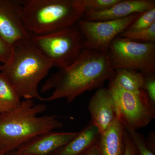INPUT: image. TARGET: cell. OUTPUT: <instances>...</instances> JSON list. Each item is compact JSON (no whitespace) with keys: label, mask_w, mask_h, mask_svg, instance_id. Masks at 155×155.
I'll return each mask as SVG.
<instances>
[{"label":"cell","mask_w":155,"mask_h":155,"mask_svg":"<svg viewBox=\"0 0 155 155\" xmlns=\"http://www.w3.org/2000/svg\"><path fill=\"white\" fill-rule=\"evenodd\" d=\"M114 74L107 53L84 48L72 64L58 69L47 79L40 91H54L42 101L63 98L71 104L85 92L103 87L106 81L114 78Z\"/></svg>","instance_id":"6da1fadb"},{"label":"cell","mask_w":155,"mask_h":155,"mask_svg":"<svg viewBox=\"0 0 155 155\" xmlns=\"http://www.w3.org/2000/svg\"><path fill=\"white\" fill-rule=\"evenodd\" d=\"M46 110L44 104L25 100L13 110L0 114V154L17 150L37 136L62 128L57 115L38 116Z\"/></svg>","instance_id":"7a4b0ae2"},{"label":"cell","mask_w":155,"mask_h":155,"mask_svg":"<svg viewBox=\"0 0 155 155\" xmlns=\"http://www.w3.org/2000/svg\"><path fill=\"white\" fill-rule=\"evenodd\" d=\"M54 67L52 63L34 45L30 39L12 46L8 61L1 72L14 86L21 98L42 101L38 85Z\"/></svg>","instance_id":"3957f363"},{"label":"cell","mask_w":155,"mask_h":155,"mask_svg":"<svg viewBox=\"0 0 155 155\" xmlns=\"http://www.w3.org/2000/svg\"><path fill=\"white\" fill-rule=\"evenodd\" d=\"M22 3L24 25L33 35L74 26L85 13L81 0H22Z\"/></svg>","instance_id":"277c9868"},{"label":"cell","mask_w":155,"mask_h":155,"mask_svg":"<svg viewBox=\"0 0 155 155\" xmlns=\"http://www.w3.org/2000/svg\"><path fill=\"white\" fill-rule=\"evenodd\" d=\"M30 40L58 69L72 64L84 48V39L75 25L48 34L32 35Z\"/></svg>","instance_id":"5b68a950"},{"label":"cell","mask_w":155,"mask_h":155,"mask_svg":"<svg viewBox=\"0 0 155 155\" xmlns=\"http://www.w3.org/2000/svg\"><path fill=\"white\" fill-rule=\"evenodd\" d=\"M107 53L114 71L125 69L144 75L155 73V43L140 42L118 36L111 43Z\"/></svg>","instance_id":"8992f818"},{"label":"cell","mask_w":155,"mask_h":155,"mask_svg":"<svg viewBox=\"0 0 155 155\" xmlns=\"http://www.w3.org/2000/svg\"><path fill=\"white\" fill-rule=\"evenodd\" d=\"M108 89L114 97L116 116L125 127L135 130L147 126L155 118V106L143 90L139 92L126 91L112 79Z\"/></svg>","instance_id":"52a82bcc"},{"label":"cell","mask_w":155,"mask_h":155,"mask_svg":"<svg viewBox=\"0 0 155 155\" xmlns=\"http://www.w3.org/2000/svg\"><path fill=\"white\" fill-rule=\"evenodd\" d=\"M141 14L136 13L122 19L106 21L80 19L78 27L84 39V48L107 52L114 39L126 30Z\"/></svg>","instance_id":"ba28073f"},{"label":"cell","mask_w":155,"mask_h":155,"mask_svg":"<svg viewBox=\"0 0 155 155\" xmlns=\"http://www.w3.org/2000/svg\"><path fill=\"white\" fill-rule=\"evenodd\" d=\"M0 35L12 47L31 38L23 22L22 0H0Z\"/></svg>","instance_id":"9c48e42d"},{"label":"cell","mask_w":155,"mask_h":155,"mask_svg":"<svg viewBox=\"0 0 155 155\" xmlns=\"http://www.w3.org/2000/svg\"><path fill=\"white\" fill-rule=\"evenodd\" d=\"M78 132L48 131L30 140L17 150L23 155H52L71 141Z\"/></svg>","instance_id":"30bf717a"},{"label":"cell","mask_w":155,"mask_h":155,"mask_svg":"<svg viewBox=\"0 0 155 155\" xmlns=\"http://www.w3.org/2000/svg\"><path fill=\"white\" fill-rule=\"evenodd\" d=\"M91 122L101 134L117 118L114 97L108 88L97 89L91 97L88 105Z\"/></svg>","instance_id":"8fae6325"},{"label":"cell","mask_w":155,"mask_h":155,"mask_svg":"<svg viewBox=\"0 0 155 155\" xmlns=\"http://www.w3.org/2000/svg\"><path fill=\"white\" fill-rule=\"evenodd\" d=\"M155 8L153 0H119L114 5L99 12H85L82 19L102 21L122 19L136 13L142 14Z\"/></svg>","instance_id":"7c38bea8"},{"label":"cell","mask_w":155,"mask_h":155,"mask_svg":"<svg viewBox=\"0 0 155 155\" xmlns=\"http://www.w3.org/2000/svg\"><path fill=\"white\" fill-rule=\"evenodd\" d=\"M125 127L118 118L101 134L97 146L100 155H124Z\"/></svg>","instance_id":"4fadbf2b"},{"label":"cell","mask_w":155,"mask_h":155,"mask_svg":"<svg viewBox=\"0 0 155 155\" xmlns=\"http://www.w3.org/2000/svg\"><path fill=\"white\" fill-rule=\"evenodd\" d=\"M99 130L91 122L78 135L52 155H81L97 144Z\"/></svg>","instance_id":"5bb4252c"},{"label":"cell","mask_w":155,"mask_h":155,"mask_svg":"<svg viewBox=\"0 0 155 155\" xmlns=\"http://www.w3.org/2000/svg\"><path fill=\"white\" fill-rule=\"evenodd\" d=\"M113 80L118 86L126 91L137 93L143 90L144 75L139 71L116 69Z\"/></svg>","instance_id":"9a60e30c"},{"label":"cell","mask_w":155,"mask_h":155,"mask_svg":"<svg viewBox=\"0 0 155 155\" xmlns=\"http://www.w3.org/2000/svg\"><path fill=\"white\" fill-rule=\"evenodd\" d=\"M21 99L5 75L0 72V114L16 109L21 104Z\"/></svg>","instance_id":"2e32d148"},{"label":"cell","mask_w":155,"mask_h":155,"mask_svg":"<svg viewBox=\"0 0 155 155\" xmlns=\"http://www.w3.org/2000/svg\"><path fill=\"white\" fill-rule=\"evenodd\" d=\"M155 23V8L140 14L125 31L134 32L149 28Z\"/></svg>","instance_id":"e0dca14e"},{"label":"cell","mask_w":155,"mask_h":155,"mask_svg":"<svg viewBox=\"0 0 155 155\" xmlns=\"http://www.w3.org/2000/svg\"><path fill=\"white\" fill-rule=\"evenodd\" d=\"M120 37L130 39L134 41L143 42H155V23L149 28L134 32L124 31L120 34Z\"/></svg>","instance_id":"ac0fdd59"},{"label":"cell","mask_w":155,"mask_h":155,"mask_svg":"<svg viewBox=\"0 0 155 155\" xmlns=\"http://www.w3.org/2000/svg\"><path fill=\"white\" fill-rule=\"evenodd\" d=\"M125 127L135 145L137 155H155V153L148 146L145 138L142 134L130 127Z\"/></svg>","instance_id":"d6986e66"},{"label":"cell","mask_w":155,"mask_h":155,"mask_svg":"<svg viewBox=\"0 0 155 155\" xmlns=\"http://www.w3.org/2000/svg\"><path fill=\"white\" fill-rule=\"evenodd\" d=\"M119 0H81L85 12H99L110 8Z\"/></svg>","instance_id":"ffe728a7"},{"label":"cell","mask_w":155,"mask_h":155,"mask_svg":"<svg viewBox=\"0 0 155 155\" xmlns=\"http://www.w3.org/2000/svg\"><path fill=\"white\" fill-rule=\"evenodd\" d=\"M144 75L143 89L147 94L150 101L155 106V73Z\"/></svg>","instance_id":"44dd1931"},{"label":"cell","mask_w":155,"mask_h":155,"mask_svg":"<svg viewBox=\"0 0 155 155\" xmlns=\"http://www.w3.org/2000/svg\"><path fill=\"white\" fill-rule=\"evenodd\" d=\"M12 47L8 44L0 35V62L2 64L7 63L12 54Z\"/></svg>","instance_id":"7402d4cb"},{"label":"cell","mask_w":155,"mask_h":155,"mask_svg":"<svg viewBox=\"0 0 155 155\" xmlns=\"http://www.w3.org/2000/svg\"><path fill=\"white\" fill-rule=\"evenodd\" d=\"M125 150L124 155H137V150L130 135L125 128Z\"/></svg>","instance_id":"603a6c76"},{"label":"cell","mask_w":155,"mask_h":155,"mask_svg":"<svg viewBox=\"0 0 155 155\" xmlns=\"http://www.w3.org/2000/svg\"><path fill=\"white\" fill-rule=\"evenodd\" d=\"M147 144L149 147L155 152V134L153 132H150L147 138L146 139Z\"/></svg>","instance_id":"cb8c5ba5"},{"label":"cell","mask_w":155,"mask_h":155,"mask_svg":"<svg viewBox=\"0 0 155 155\" xmlns=\"http://www.w3.org/2000/svg\"><path fill=\"white\" fill-rule=\"evenodd\" d=\"M81 155H100L97 144L92 147L89 149Z\"/></svg>","instance_id":"d4e9b609"},{"label":"cell","mask_w":155,"mask_h":155,"mask_svg":"<svg viewBox=\"0 0 155 155\" xmlns=\"http://www.w3.org/2000/svg\"><path fill=\"white\" fill-rule=\"evenodd\" d=\"M5 155H23L22 154L20 153L19 152L17 151V150H15L12 151L10 152L7 153L5 154Z\"/></svg>","instance_id":"484cf974"},{"label":"cell","mask_w":155,"mask_h":155,"mask_svg":"<svg viewBox=\"0 0 155 155\" xmlns=\"http://www.w3.org/2000/svg\"><path fill=\"white\" fill-rule=\"evenodd\" d=\"M2 64L1 63V62H0V72H1V68H2Z\"/></svg>","instance_id":"4316f807"},{"label":"cell","mask_w":155,"mask_h":155,"mask_svg":"<svg viewBox=\"0 0 155 155\" xmlns=\"http://www.w3.org/2000/svg\"><path fill=\"white\" fill-rule=\"evenodd\" d=\"M0 155H5L4 154H0Z\"/></svg>","instance_id":"83f0119b"}]
</instances>
